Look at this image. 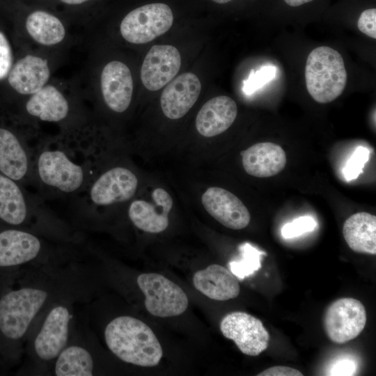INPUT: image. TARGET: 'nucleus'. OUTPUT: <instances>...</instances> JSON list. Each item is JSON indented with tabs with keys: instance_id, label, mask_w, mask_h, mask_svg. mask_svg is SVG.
I'll use <instances>...</instances> for the list:
<instances>
[{
	"instance_id": "nucleus-1",
	"label": "nucleus",
	"mask_w": 376,
	"mask_h": 376,
	"mask_svg": "<svg viewBox=\"0 0 376 376\" xmlns=\"http://www.w3.org/2000/svg\"><path fill=\"white\" fill-rule=\"evenodd\" d=\"M104 336L109 350L124 362L152 367L162 357V348L155 334L136 318H115L106 326Z\"/></svg>"
},
{
	"instance_id": "nucleus-2",
	"label": "nucleus",
	"mask_w": 376,
	"mask_h": 376,
	"mask_svg": "<svg viewBox=\"0 0 376 376\" xmlns=\"http://www.w3.org/2000/svg\"><path fill=\"white\" fill-rule=\"evenodd\" d=\"M53 290L49 286L32 284L12 290L0 299V333L6 339L23 338L31 324L53 301Z\"/></svg>"
},
{
	"instance_id": "nucleus-3",
	"label": "nucleus",
	"mask_w": 376,
	"mask_h": 376,
	"mask_svg": "<svg viewBox=\"0 0 376 376\" xmlns=\"http://www.w3.org/2000/svg\"><path fill=\"white\" fill-rule=\"evenodd\" d=\"M305 79L308 93L318 103L336 100L347 83V72L340 53L326 46L315 48L306 60Z\"/></svg>"
},
{
	"instance_id": "nucleus-4",
	"label": "nucleus",
	"mask_w": 376,
	"mask_h": 376,
	"mask_svg": "<svg viewBox=\"0 0 376 376\" xmlns=\"http://www.w3.org/2000/svg\"><path fill=\"white\" fill-rule=\"evenodd\" d=\"M173 22V12L167 4L152 3L128 13L120 23V30L127 42L144 44L165 33Z\"/></svg>"
},
{
	"instance_id": "nucleus-5",
	"label": "nucleus",
	"mask_w": 376,
	"mask_h": 376,
	"mask_svg": "<svg viewBox=\"0 0 376 376\" xmlns=\"http://www.w3.org/2000/svg\"><path fill=\"white\" fill-rule=\"evenodd\" d=\"M145 295L144 304L149 313L166 318L183 313L188 306V297L177 284L157 273H143L136 279Z\"/></svg>"
},
{
	"instance_id": "nucleus-6",
	"label": "nucleus",
	"mask_w": 376,
	"mask_h": 376,
	"mask_svg": "<svg viewBox=\"0 0 376 376\" xmlns=\"http://www.w3.org/2000/svg\"><path fill=\"white\" fill-rule=\"evenodd\" d=\"M72 319L71 306L67 302L54 303L49 308L33 342L38 360L54 361L69 343Z\"/></svg>"
},
{
	"instance_id": "nucleus-7",
	"label": "nucleus",
	"mask_w": 376,
	"mask_h": 376,
	"mask_svg": "<svg viewBox=\"0 0 376 376\" xmlns=\"http://www.w3.org/2000/svg\"><path fill=\"white\" fill-rule=\"evenodd\" d=\"M367 321L362 303L345 297L332 302L324 316V327L328 338L338 344L356 338L363 330Z\"/></svg>"
},
{
	"instance_id": "nucleus-8",
	"label": "nucleus",
	"mask_w": 376,
	"mask_h": 376,
	"mask_svg": "<svg viewBox=\"0 0 376 376\" xmlns=\"http://www.w3.org/2000/svg\"><path fill=\"white\" fill-rule=\"evenodd\" d=\"M222 334L233 340L239 350L249 356H258L269 345V334L262 322L242 311L227 314L220 322Z\"/></svg>"
},
{
	"instance_id": "nucleus-9",
	"label": "nucleus",
	"mask_w": 376,
	"mask_h": 376,
	"mask_svg": "<svg viewBox=\"0 0 376 376\" xmlns=\"http://www.w3.org/2000/svg\"><path fill=\"white\" fill-rule=\"evenodd\" d=\"M40 178L46 185L63 192L77 190L84 181V171L61 150H46L38 158Z\"/></svg>"
},
{
	"instance_id": "nucleus-10",
	"label": "nucleus",
	"mask_w": 376,
	"mask_h": 376,
	"mask_svg": "<svg viewBox=\"0 0 376 376\" xmlns=\"http://www.w3.org/2000/svg\"><path fill=\"white\" fill-rule=\"evenodd\" d=\"M181 66V56L176 47L169 45L152 46L147 53L141 69L143 86L156 91L169 83Z\"/></svg>"
},
{
	"instance_id": "nucleus-11",
	"label": "nucleus",
	"mask_w": 376,
	"mask_h": 376,
	"mask_svg": "<svg viewBox=\"0 0 376 376\" xmlns=\"http://www.w3.org/2000/svg\"><path fill=\"white\" fill-rule=\"evenodd\" d=\"M201 202L210 216L225 227L240 230L250 222L251 215L244 204L224 188H208L202 195Z\"/></svg>"
},
{
	"instance_id": "nucleus-12",
	"label": "nucleus",
	"mask_w": 376,
	"mask_h": 376,
	"mask_svg": "<svg viewBox=\"0 0 376 376\" xmlns=\"http://www.w3.org/2000/svg\"><path fill=\"white\" fill-rule=\"evenodd\" d=\"M152 203L144 200L133 201L128 210L130 220L139 229L150 233L165 230L169 224V214L173 199L163 188H156L152 193Z\"/></svg>"
},
{
	"instance_id": "nucleus-13",
	"label": "nucleus",
	"mask_w": 376,
	"mask_h": 376,
	"mask_svg": "<svg viewBox=\"0 0 376 376\" xmlns=\"http://www.w3.org/2000/svg\"><path fill=\"white\" fill-rule=\"evenodd\" d=\"M201 91V81L192 72H187L173 79L160 97L164 116L171 120L184 116L197 101Z\"/></svg>"
},
{
	"instance_id": "nucleus-14",
	"label": "nucleus",
	"mask_w": 376,
	"mask_h": 376,
	"mask_svg": "<svg viewBox=\"0 0 376 376\" xmlns=\"http://www.w3.org/2000/svg\"><path fill=\"white\" fill-rule=\"evenodd\" d=\"M138 186L136 176L124 167H114L104 173L91 189V201L107 205L132 198Z\"/></svg>"
},
{
	"instance_id": "nucleus-15",
	"label": "nucleus",
	"mask_w": 376,
	"mask_h": 376,
	"mask_svg": "<svg viewBox=\"0 0 376 376\" xmlns=\"http://www.w3.org/2000/svg\"><path fill=\"white\" fill-rule=\"evenodd\" d=\"M101 90L104 100L113 111L122 113L130 106L133 81L128 67L113 61L107 63L101 74Z\"/></svg>"
},
{
	"instance_id": "nucleus-16",
	"label": "nucleus",
	"mask_w": 376,
	"mask_h": 376,
	"mask_svg": "<svg viewBox=\"0 0 376 376\" xmlns=\"http://www.w3.org/2000/svg\"><path fill=\"white\" fill-rule=\"evenodd\" d=\"M237 115V107L230 97L220 95L206 102L196 118V127L205 137L217 136L227 130Z\"/></svg>"
},
{
	"instance_id": "nucleus-17",
	"label": "nucleus",
	"mask_w": 376,
	"mask_h": 376,
	"mask_svg": "<svg viewBox=\"0 0 376 376\" xmlns=\"http://www.w3.org/2000/svg\"><path fill=\"white\" fill-rule=\"evenodd\" d=\"M42 244L34 235L19 230L0 233V267L22 265L36 259Z\"/></svg>"
},
{
	"instance_id": "nucleus-18",
	"label": "nucleus",
	"mask_w": 376,
	"mask_h": 376,
	"mask_svg": "<svg viewBox=\"0 0 376 376\" xmlns=\"http://www.w3.org/2000/svg\"><path fill=\"white\" fill-rule=\"evenodd\" d=\"M240 154L245 171L257 178L275 175L286 164V155L283 149L271 142L253 144Z\"/></svg>"
},
{
	"instance_id": "nucleus-19",
	"label": "nucleus",
	"mask_w": 376,
	"mask_h": 376,
	"mask_svg": "<svg viewBox=\"0 0 376 376\" xmlns=\"http://www.w3.org/2000/svg\"><path fill=\"white\" fill-rule=\"evenodd\" d=\"M193 283L203 295L217 301L234 299L240 291L237 277L228 269L217 264L196 272L193 277Z\"/></svg>"
},
{
	"instance_id": "nucleus-20",
	"label": "nucleus",
	"mask_w": 376,
	"mask_h": 376,
	"mask_svg": "<svg viewBox=\"0 0 376 376\" xmlns=\"http://www.w3.org/2000/svg\"><path fill=\"white\" fill-rule=\"evenodd\" d=\"M49 74L46 60L27 55L19 60L9 72L8 82L20 94H33L44 86Z\"/></svg>"
},
{
	"instance_id": "nucleus-21",
	"label": "nucleus",
	"mask_w": 376,
	"mask_h": 376,
	"mask_svg": "<svg viewBox=\"0 0 376 376\" xmlns=\"http://www.w3.org/2000/svg\"><path fill=\"white\" fill-rule=\"evenodd\" d=\"M343 237L349 247L357 253L376 254V217L361 212L345 221Z\"/></svg>"
},
{
	"instance_id": "nucleus-22",
	"label": "nucleus",
	"mask_w": 376,
	"mask_h": 376,
	"mask_svg": "<svg viewBox=\"0 0 376 376\" xmlns=\"http://www.w3.org/2000/svg\"><path fill=\"white\" fill-rule=\"evenodd\" d=\"M26 109L30 115L42 120L57 122L66 117L69 107L59 91L53 86H46L33 94Z\"/></svg>"
},
{
	"instance_id": "nucleus-23",
	"label": "nucleus",
	"mask_w": 376,
	"mask_h": 376,
	"mask_svg": "<svg viewBox=\"0 0 376 376\" xmlns=\"http://www.w3.org/2000/svg\"><path fill=\"white\" fill-rule=\"evenodd\" d=\"M28 169L26 154L17 137L0 128V171L13 180L22 179Z\"/></svg>"
},
{
	"instance_id": "nucleus-24",
	"label": "nucleus",
	"mask_w": 376,
	"mask_h": 376,
	"mask_svg": "<svg viewBox=\"0 0 376 376\" xmlns=\"http://www.w3.org/2000/svg\"><path fill=\"white\" fill-rule=\"evenodd\" d=\"M94 367L93 357L86 347L68 344L54 359L53 373L57 376H91Z\"/></svg>"
},
{
	"instance_id": "nucleus-25",
	"label": "nucleus",
	"mask_w": 376,
	"mask_h": 376,
	"mask_svg": "<svg viewBox=\"0 0 376 376\" xmlns=\"http://www.w3.org/2000/svg\"><path fill=\"white\" fill-rule=\"evenodd\" d=\"M27 209L23 194L13 180L0 174V219L11 225L23 223Z\"/></svg>"
},
{
	"instance_id": "nucleus-26",
	"label": "nucleus",
	"mask_w": 376,
	"mask_h": 376,
	"mask_svg": "<svg viewBox=\"0 0 376 376\" xmlns=\"http://www.w3.org/2000/svg\"><path fill=\"white\" fill-rule=\"evenodd\" d=\"M26 29L36 42L44 45L60 42L65 33L64 26L58 17L40 10L29 13L26 19Z\"/></svg>"
},
{
	"instance_id": "nucleus-27",
	"label": "nucleus",
	"mask_w": 376,
	"mask_h": 376,
	"mask_svg": "<svg viewBox=\"0 0 376 376\" xmlns=\"http://www.w3.org/2000/svg\"><path fill=\"white\" fill-rule=\"evenodd\" d=\"M239 249L242 256L241 259L230 262L229 267L230 272L237 278L242 280L261 267V258L266 253L249 243L240 245Z\"/></svg>"
},
{
	"instance_id": "nucleus-28",
	"label": "nucleus",
	"mask_w": 376,
	"mask_h": 376,
	"mask_svg": "<svg viewBox=\"0 0 376 376\" xmlns=\"http://www.w3.org/2000/svg\"><path fill=\"white\" fill-rule=\"evenodd\" d=\"M369 157V150L359 146L356 148L343 169V173L347 181L356 179L363 172L365 164Z\"/></svg>"
},
{
	"instance_id": "nucleus-29",
	"label": "nucleus",
	"mask_w": 376,
	"mask_h": 376,
	"mask_svg": "<svg viewBox=\"0 0 376 376\" xmlns=\"http://www.w3.org/2000/svg\"><path fill=\"white\" fill-rule=\"evenodd\" d=\"M317 226L315 220L311 216H302L285 224L281 229V235L285 239H291L313 231Z\"/></svg>"
},
{
	"instance_id": "nucleus-30",
	"label": "nucleus",
	"mask_w": 376,
	"mask_h": 376,
	"mask_svg": "<svg viewBox=\"0 0 376 376\" xmlns=\"http://www.w3.org/2000/svg\"><path fill=\"white\" fill-rule=\"evenodd\" d=\"M357 362L350 357H343L334 361L329 368V375H354L357 373Z\"/></svg>"
},
{
	"instance_id": "nucleus-31",
	"label": "nucleus",
	"mask_w": 376,
	"mask_h": 376,
	"mask_svg": "<svg viewBox=\"0 0 376 376\" xmlns=\"http://www.w3.org/2000/svg\"><path fill=\"white\" fill-rule=\"evenodd\" d=\"M357 26L360 31L366 36L376 38V9L370 8L361 13Z\"/></svg>"
},
{
	"instance_id": "nucleus-32",
	"label": "nucleus",
	"mask_w": 376,
	"mask_h": 376,
	"mask_svg": "<svg viewBox=\"0 0 376 376\" xmlns=\"http://www.w3.org/2000/svg\"><path fill=\"white\" fill-rule=\"evenodd\" d=\"M13 56L9 42L0 31V79L6 77L12 66Z\"/></svg>"
},
{
	"instance_id": "nucleus-33",
	"label": "nucleus",
	"mask_w": 376,
	"mask_h": 376,
	"mask_svg": "<svg viewBox=\"0 0 376 376\" xmlns=\"http://www.w3.org/2000/svg\"><path fill=\"white\" fill-rule=\"evenodd\" d=\"M303 374L298 370L288 366H273L265 369L258 376H302Z\"/></svg>"
},
{
	"instance_id": "nucleus-34",
	"label": "nucleus",
	"mask_w": 376,
	"mask_h": 376,
	"mask_svg": "<svg viewBox=\"0 0 376 376\" xmlns=\"http://www.w3.org/2000/svg\"><path fill=\"white\" fill-rule=\"evenodd\" d=\"M313 0H284L289 6L296 7L308 3Z\"/></svg>"
},
{
	"instance_id": "nucleus-35",
	"label": "nucleus",
	"mask_w": 376,
	"mask_h": 376,
	"mask_svg": "<svg viewBox=\"0 0 376 376\" xmlns=\"http://www.w3.org/2000/svg\"><path fill=\"white\" fill-rule=\"evenodd\" d=\"M59 1L65 4L73 6V5L82 4L91 0H59Z\"/></svg>"
},
{
	"instance_id": "nucleus-36",
	"label": "nucleus",
	"mask_w": 376,
	"mask_h": 376,
	"mask_svg": "<svg viewBox=\"0 0 376 376\" xmlns=\"http://www.w3.org/2000/svg\"><path fill=\"white\" fill-rule=\"evenodd\" d=\"M211 1L217 3L223 4V3H226L228 2H230L232 0H211Z\"/></svg>"
}]
</instances>
